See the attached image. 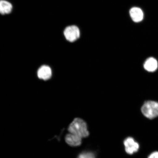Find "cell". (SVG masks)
<instances>
[{"mask_svg": "<svg viewBox=\"0 0 158 158\" xmlns=\"http://www.w3.org/2000/svg\"><path fill=\"white\" fill-rule=\"evenodd\" d=\"M68 131L70 133L82 138L88 137L89 134L86 122L80 118H75L73 120L69 126Z\"/></svg>", "mask_w": 158, "mask_h": 158, "instance_id": "obj_1", "label": "cell"}, {"mask_svg": "<svg viewBox=\"0 0 158 158\" xmlns=\"http://www.w3.org/2000/svg\"><path fill=\"white\" fill-rule=\"evenodd\" d=\"M142 114L145 117L152 119L158 116V102L148 101L143 104L141 108Z\"/></svg>", "mask_w": 158, "mask_h": 158, "instance_id": "obj_2", "label": "cell"}, {"mask_svg": "<svg viewBox=\"0 0 158 158\" xmlns=\"http://www.w3.org/2000/svg\"><path fill=\"white\" fill-rule=\"evenodd\" d=\"M64 34L67 40L69 42H73L80 37V30L76 26H70L65 29Z\"/></svg>", "mask_w": 158, "mask_h": 158, "instance_id": "obj_3", "label": "cell"}, {"mask_svg": "<svg viewBox=\"0 0 158 158\" xmlns=\"http://www.w3.org/2000/svg\"><path fill=\"white\" fill-rule=\"evenodd\" d=\"M124 145L126 152L130 155L137 152L139 148V143L131 137L126 138L124 140Z\"/></svg>", "mask_w": 158, "mask_h": 158, "instance_id": "obj_4", "label": "cell"}, {"mask_svg": "<svg viewBox=\"0 0 158 158\" xmlns=\"http://www.w3.org/2000/svg\"><path fill=\"white\" fill-rule=\"evenodd\" d=\"M37 75L38 78L41 80H47L52 76V70L49 66L47 65H43L38 69Z\"/></svg>", "mask_w": 158, "mask_h": 158, "instance_id": "obj_5", "label": "cell"}, {"mask_svg": "<svg viewBox=\"0 0 158 158\" xmlns=\"http://www.w3.org/2000/svg\"><path fill=\"white\" fill-rule=\"evenodd\" d=\"M130 15L132 20L135 23L140 22L143 19V12L139 7L132 8L130 11Z\"/></svg>", "mask_w": 158, "mask_h": 158, "instance_id": "obj_6", "label": "cell"}, {"mask_svg": "<svg viewBox=\"0 0 158 158\" xmlns=\"http://www.w3.org/2000/svg\"><path fill=\"white\" fill-rule=\"evenodd\" d=\"M81 138L72 134H67L65 137V141L69 145L72 147H77L82 143Z\"/></svg>", "mask_w": 158, "mask_h": 158, "instance_id": "obj_7", "label": "cell"}, {"mask_svg": "<svg viewBox=\"0 0 158 158\" xmlns=\"http://www.w3.org/2000/svg\"><path fill=\"white\" fill-rule=\"evenodd\" d=\"M143 67L146 70L150 72H155L158 68L157 61L153 57H150L147 59L144 63Z\"/></svg>", "mask_w": 158, "mask_h": 158, "instance_id": "obj_8", "label": "cell"}, {"mask_svg": "<svg viewBox=\"0 0 158 158\" xmlns=\"http://www.w3.org/2000/svg\"><path fill=\"white\" fill-rule=\"evenodd\" d=\"M13 6L10 3L5 0H0V14L2 15L9 14L12 10Z\"/></svg>", "mask_w": 158, "mask_h": 158, "instance_id": "obj_9", "label": "cell"}, {"mask_svg": "<svg viewBox=\"0 0 158 158\" xmlns=\"http://www.w3.org/2000/svg\"><path fill=\"white\" fill-rule=\"evenodd\" d=\"M78 158H95L94 153L91 152H84L81 154Z\"/></svg>", "mask_w": 158, "mask_h": 158, "instance_id": "obj_10", "label": "cell"}, {"mask_svg": "<svg viewBox=\"0 0 158 158\" xmlns=\"http://www.w3.org/2000/svg\"><path fill=\"white\" fill-rule=\"evenodd\" d=\"M148 158H158V151H155L150 154Z\"/></svg>", "mask_w": 158, "mask_h": 158, "instance_id": "obj_11", "label": "cell"}]
</instances>
